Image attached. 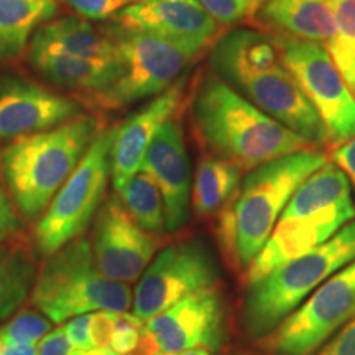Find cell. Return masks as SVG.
Wrapping results in <instances>:
<instances>
[{
    "label": "cell",
    "instance_id": "6da1fadb",
    "mask_svg": "<svg viewBox=\"0 0 355 355\" xmlns=\"http://www.w3.org/2000/svg\"><path fill=\"white\" fill-rule=\"evenodd\" d=\"M194 133L209 155L252 171L306 148H316L252 104L214 71L204 73L189 101Z\"/></svg>",
    "mask_w": 355,
    "mask_h": 355
},
{
    "label": "cell",
    "instance_id": "7a4b0ae2",
    "mask_svg": "<svg viewBox=\"0 0 355 355\" xmlns=\"http://www.w3.org/2000/svg\"><path fill=\"white\" fill-rule=\"evenodd\" d=\"M327 163V152L306 148L248 171L217 219V239L229 265L245 270L268 241L295 191Z\"/></svg>",
    "mask_w": 355,
    "mask_h": 355
},
{
    "label": "cell",
    "instance_id": "3957f363",
    "mask_svg": "<svg viewBox=\"0 0 355 355\" xmlns=\"http://www.w3.org/2000/svg\"><path fill=\"white\" fill-rule=\"evenodd\" d=\"M101 130L99 119L83 114L0 148V176L21 217L40 219Z\"/></svg>",
    "mask_w": 355,
    "mask_h": 355
},
{
    "label": "cell",
    "instance_id": "277c9868",
    "mask_svg": "<svg viewBox=\"0 0 355 355\" xmlns=\"http://www.w3.org/2000/svg\"><path fill=\"white\" fill-rule=\"evenodd\" d=\"M354 219L352 184L336 163L327 162L288 201L268 241L243 273L247 285L326 243Z\"/></svg>",
    "mask_w": 355,
    "mask_h": 355
},
{
    "label": "cell",
    "instance_id": "5b68a950",
    "mask_svg": "<svg viewBox=\"0 0 355 355\" xmlns=\"http://www.w3.org/2000/svg\"><path fill=\"white\" fill-rule=\"evenodd\" d=\"M354 260L355 220L322 245L248 283L242 309L245 334L252 339H265L311 293Z\"/></svg>",
    "mask_w": 355,
    "mask_h": 355
},
{
    "label": "cell",
    "instance_id": "8992f818",
    "mask_svg": "<svg viewBox=\"0 0 355 355\" xmlns=\"http://www.w3.org/2000/svg\"><path fill=\"white\" fill-rule=\"evenodd\" d=\"M30 296L35 308L56 324L97 311L128 313L133 304L128 283L115 282L101 272L91 241L83 235L48 255Z\"/></svg>",
    "mask_w": 355,
    "mask_h": 355
},
{
    "label": "cell",
    "instance_id": "52a82bcc",
    "mask_svg": "<svg viewBox=\"0 0 355 355\" xmlns=\"http://www.w3.org/2000/svg\"><path fill=\"white\" fill-rule=\"evenodd\" d=\"M119 78L107 91L92 97L104 109H122L157 97L170 89L209 48L176 42L159 35L112 26Z\"/></svg>",
    "mask_w": 355,
    "mask_h": 355
},
{
    "label": "cell",
    "instance_id": "ba28073f",
    "mask_svg": "<svg viewBox=\"0 0 355 355\" xmlns=\"http://www.w3.org/2000/svg\"><path fill=\"white\" fill-rule=\"evenodd\" d=\"M115 127L102 128L76 170L61 186L35 225V243L42 255L81 237L94 219L110 178V146Z\"/></svg>",
    "mask_w": 355,
    "mask_h": 355
},
{
    "label": "cell",
    "instance_id": "9c48e42d",
    "mask_svg": "<svg viewBox=\"0 0 355 355\" xmlns=\"http://www.w3.org/2000/svg\"><path fill=\"white\" fill-rule=\"evenodd\" d=\"M283 68L298 83L327 130L329 148L355 137V97L321 43L275 38Z\"/></svg>",
    "mask_w": 355,
    "mask_h": 355
},
{
    "label": "cell",
    "instance_id": "30bf717a",
    "mask_svg": "<svg viewBox=\"0 0 355 355\" xmlns=\"http://www.w3.org/2000/svg\"><path fill=\"white\" fill-rule=\"evenodd\" d=\"M355 318V260L324 282L265 337L272 355H313Z\"/></svg>",
    "mask_w": 355,
    "mask_h": 355
},
{
    "label": "cell",
    "instance_id": "8fae6325",
    "mask_svg": "<svg viewBox=\"0 0 355 355\" xmlns=\"http://www.w3.org/2000/svg\"><path fill=\"white\" fill-rule=\"evenodd\" d=\"M219 270L201 241L178 242L153 257L133 291V314L148 321L194 293L211 290Z\"/></svg>",
    "mask_w": 355,
    "mask_h": 355
},
{
    "label": "cell",
    "instance_id": "7c38bea8",
    "mask_svg": "<svg viewBox=\"0 0 355 355\" xmlns=\"http://www.w3.org/2000/svg\"><path fill=\"white\" fill-rule=\"evenodd\" d=\"M157 235L137 225L119 198L102 202L94 217L91 247L97 266L115 282L130 283L141 277L158 248Z\"/></svg>",
    "mask_w": 355,
    "mask_h": 355
},
{
    "label": "cell",
    "instance_id": "4fadbf2b",
    "mask_svg": "<svg viewBox=\"0 0 355 355\" xmlns=\"http://www.w3.org/2000/svg\"><path fill=\"white\" fill-rule=\"evenodd\" d=\"M145 327L165 355L194 349L217 352L225 334L224 301L216 288L194 293L145 321Z\"/></svg>",
    "mask_w": 355,
    "mask_h": 355
},
{
    "label": "cell",
    "instance_id": "5bb4252c",
    "mask_svg": "<svg viewBox=\"0 0 355 355\" xmlns=\"http://www.w3.org/2000/svg\"><path fill=\"white\" fill-rule=\"evenodd\" d=\"M83 114L76 99L17 74H0V141L48 130Z\"/></svg>",
    "mask_w": 355,
    "mask_h": 355
},
{
    "label": "cell",
    "instance_id": "9a60e30c",
    "mask_svg": "<svg viewBox=\"0 0 355 355\" xmlns=\"http://www.w3.org/2000/svg\"><path fill=\"white\" fill-rule=\"evenodd\" d=\"M232 87L273 121L295 132L313 146H329L324 122L283 64L250 74Z\"/></svg>",
    "mask_w": 355,
    "mask_h": 355
},
{
    "label": "cell",
    "instance_id": "2e32d148",
    "mask_svg": "<svg viewBox=\"0 0 355 355\" xmlns=\"http://www.w3.org/2000/svg\"><path fill=\"white\" fill-rule=\"evenodd\" d=\"M140 170L152 178L162 193L166 230H180L189 217L191 168L183 125L176 117L168 119L155 135Z\"/></svg>",
    "mask_w": 355,
    "mask_h": 355
},
{
    "label": "cell",
    "instance_id": "e0dca14e",
    "mask_svg": "<svg viewBox=\"0 0 355 355\" xmlns=\"http://www.w3.org/2000/svg\"><path fill=\"white\" fill-rule=\"evenodd\" d=\"M123 30H139L211 48L222 26L207 15L199 0H140L128 3L112 17Z\"/></svg>",
    "mask_w": 355,
    "mask_h": 355
},
{
    "label": "cell",
    "instance_id": "ac0fdd59",
    "mask_svg": "<svg viewBox=\"0 0 355 355\" xmlns=\"http://www.w3.org/2000/svg\"><path fill=\"white\" fill-rule=\"evenodd\" d=\"M184 89L186 79L181 78L115 127L110 146V180L115 193L140 171L146 150L152 145L155 135L181 107Z\"/></svg>",
    "mask_w": 355,
    "mask_h": 355
},
{
    "label": "cell",
    "instance_id": "d6986e66",
    "mask_svg": "<svg viewBox=\"0 0 355 355\" xmlns=\"http://www.w3.org/2000/svg\"><path fill=\"white\" fill-rule=\"evenodd\" d=\"M252 25L273 38L326 46L336 32V0H266Z\"/></svg>",
    "mask_w": 355,
    "mask_h": 355
},
{
    "label": "cell",
    "instance_id": "ffe728a7",
    "mask_svg": "<svg viewBox=\"0 0 355 355\" xmlns=\"http://www.w3.org/2000/svg\"><path fill=\"white\" fill-rule=\"evenodd\" d=\"M209 64L217 76L234 86L250 74L277 68L282 61L273 37L260 30L235 28L220 35L209 48Z\"/></svg>",
    "mask_w": 355,
    "mask_h": 355
},
{
    "label": "cell",
    "instance_id": "44dd1931",
    "mask_svg": "<svg viewBox=\"0 0 355 355\" xmlns=\"http://www.w3.org/2000/svg\"><path fill=\"white\" fill-rule=\"evenodd\" d=\"M28 60L33 69L53 86L84 92L92 97L107 91L119 78L117 58L110 63H97L64 53L30 46Z\"/></svg>",
    "mask_w": 355,
    "mask_h": 355
},
{
    "label": "cell",
    "instance_id": "7402d4cb",
    "mask_svg": "<svg viewBox=\"0 0 355 355\" xmlns=\"http://www.w3.org/2000/svg\"><path fill=\"white\" fill-rule=\"evenodd\" d=\"M30 46L84 58L97 63L115 61V44L105 35L79 17H61L46 21L35 32Z\"/></svg>",
    "mask_w": 355,
    "mask_h": 355
},
{
    "label": "cell",
    "instance_id": "603a6c76",
    "mask_svg": "<svg viewBox=\"0 0 355 355\" xmlns=\"http://www.w3.org/2000/svg\"><path fill=\"white\" fill-rule=\"evenodd\" d=\"M58 8L60 0H0V61L19 58Z\"/></svg>",
    "mask_w": 355,
    "mask_h": 355
},
{
    "label": "cell",
    "instance_id": "cb8c5ba5",
    "mask_svg": "<svg viewBox=\"0 0 355 355\" xmlns=\"http://www.w3.org/2000/svg\"><path fill=\"white\" fill-rule=\"evenodd\" d=\"M242 170L227 159L206 155L199 162L194 176L191 202L199 217L219 216L232 202L242 184Z\"/></svg>",
    "mask_w": 355,
    "mask_h": 355
},
{
    "label": "cell",
    "instance_id": "d4e9b609",
    "mask_svg": "<svg viewBox=\"0 0 355 355\" xmlns=\"http://www.w3.org/2000/svg\"><path fill=\"white\" fill-rule=\"evenodd\" d=\"M37 266L30 248L0 245V324L8 321L32 295Z\"/></svg>",
    "mask_w": 355,
    "mask_h": 355
},
{
    "label": "cell",
    "instance_id": "484cf974",
    "mask_svg": "<svg viewBox=\"0 0 355 355\" xmlns=\"http://www.w3.org/2000/svg\"><path fill=\"white\" fill-rule=\"evenodd\" d=\"M117 198L127 214L146 232L158 235L165 232V206L158 186L146 175L139 171L117 191Z\"/></svg>",
    "mask_w": 355,
    "mask_h": 355
},
{
    "label": "cell",
    "instance_id": "4316f807",
    "mask_svg": "<svg viewBox=\"0 0 355 355\" xmlns=\"http://www.w3.org/2000/svg\"><path fill=\"white\" fill-rule=\"evenodd\" d=\"M326 50L355 97V0H336V32Z\"/></svg>",
    "mask_w": 355,
    "mask_h": 355
},
{
    "label": "cell",
    "instance_id": "83f0119b",
    "mask_svg": "<svg viewBox=\"0 0 355 355\" xmlns=\"http://www.w3.org/2000/svg\"><path fill=\"white\" fill-rule=\"evenodd\" d=\"M51 329L50 319L42 313L21 311L0 326V355H38L37 343Z\"/></svg>",
    "mask_w": 355,
    "mask_h": 355
},
{
    "label": "cell",
    "instance_id": "f1b7e54d",
    "mask_svg": "<svg viewBox=\"0 0 355 355\" xmlns=\"http://www.w3.org/2000/svg\"><path fill=\"white\" fill-rule=\"evenodd\" d=\"M110 349L119 355H155L158 347L146 331L145 321L135 314L115 313V324Z\"/></svg>",
    "mask_w": 355,
    "mask_h": 355
},
{
    "label": "cell",
    "instance_id": "f546056e",
    "mask_svg": "<svg viewBox=\"0 0 355 355\" xmlns=\"http://www.w3.org/2000/svg\"><path fill=\"white\" fill-rule=\"evenodd\" d=\"M266 0H199L207 15L220 26L254 24Z\"/></svg>",
    "mask_w": 355,
    "mask_h": 355
},
{
    "label": "cell",
    "instance_id": "4dcf8cb0",
    "mask_svg": "<svg viewBox=\"0 0 355 355\" xmlns=\"http://www.w3.org/2000/svg\"><path fill=\"white\" fill-rule=\"evenodd\" d=\"M68 3L86 20H105L128 6L125 0H68Z\"/></svg>",
    "mask_w": 355,
    "mask_h": 355
},
{
    "label": "cell",
    "instance_id": "1f68e13d",
    "mask_svg": "<svg viewBox=\"0 0 355 355\" xmlns=\"http://www.w3.org/2000/svg\"><path fill=\"white\" fill-rule=\"evenodd\" d=\"M21 229V216L15 209L10 194L7 193L0 178V242H7L8 239L15 237Z\"/></svg>",
    "mask_w": 355,
    "mask_h": 355
},
{
    "label": "cell",
    "instance_id": "d6a6232c",
    "mask_svg": "<svg viewBox=\"0 0 355 355\" xmlns=\"http://www.w3.org/2000/svg\"><path fill=\"white\" fill-rule=\"evenodd\" d=\"M316 355H355V318L340 327Z\"/></svg>",
    "mask_w": 355,
    "mask_h": 355
},
{
    "label": "cell",
    "instance_id": "836d02e7",
    "mask_svg": "<svg viewBox=\"0 0 355 355\" xmlns=\"http://www.w3.org/2000/svg\"><path fill=\"white\" fill-rule=\"evenodd\" d=\"M115 324V313L97 311L91 316V340L94 347H110Z\"/></svg>",
    "mask_w": 355,
    "mask_h": 355
},
{
    "label": "cell",
    "instance_id": "e575fe53",
    "mask_svg": "<svg viewBox=\"0 0 355 355\" xmlns=\"http://www.w3.org/2000/svg\"><path fill=\"white\" fill-rule=\"evenodd\" d=\"M37 350L38 355H73L74 344L69 340L63 326L48 332V334L40 340Z\"/></svg>",
    "mask_w": 355,
    "mask_h": 355
},
{
    "label": "cell",
    "instance_id": "d590c367",
    "mask_svg": "<svg viewBox=\"0 0 355 355\" xmlns=\"http://www.w3.org/2000/svg\"><path fill=\"white\" fill-rule=\"evenodd\" d=\"M91 316L92 313L83 314V316H76L69 319L64 324V331L68 334L69 340L79 349H92L91 340Z\"/></svg>",
    "mask_w": 355,
    "mask_h": 355
},
{
    "label": "cell",
    "instance_id": "8d00e7d4",
    "mask_svg": "<svg viewBox=\"0 0 355 355\" xmlns=\"http://www.w3.org/2000/svg\"><path fill=\"white\" fill-rule=\"evenodd\" d=\"M332 159L345 173V176L349 178L350 184L355 189V137L350 139L347 144L337 146L334 153H332Z\"/></svg>",
    "mask_w": 355,
    "mask_h": 355
},
{
    "label": "cell",
    "instance_id": "74e56055",
    "mask_svg": "<svg viewBox=\"0 0 355 355\" xmlns=\"http://www.w3.org/2000/svg\"><path fill=\"white\" fill-rule=\"evenodd\" d=\"M73 355H119L115 354L110 347H92V349H79L74 345V354Z\"/></svg>",
    "mask_w": 355,
    "mask_h": 355
},
{
    "label": "cell",
    "instance_id": "f35d334b",
    "mask_svg": "<svg viewBox=\"0 0 355 355\" xmlns=\"http://www.w3.org/2000/svg\"><path fill=\"white\" fill-rule=\"evenodd\" d=\"M180 355H212V354L206 349H194V350H188V352H183Z\"/></svg>",
    "mask_w": 355,
    "mask_h": 355
},
{
    "label": "cell",
    "instance_id": "ab89813d",
    "mask_svg": "<svg viewBox=\"0 0 355 355\" xmlns=\"http://www.w3.org/2000/svg\"><path fill=\"white\" fill-rule=\"evenodd\" d=\"M127 3H133V2H140V0H125Z\"/></svg>",
    "mask_w": 355,
    "mask_h": 355
},
{
    "label": "cell",
    "instance_id": "60d3db41",
    "mask_svg": "<svg viewBox=\"0 0 355 355\" xmlns=\"http://www.w3.org/2000/svg\"><path fill=\"white\" fill-rule=\"evenodd\" d=\"M155 355H165V354H162V352H158V354H155Z\"/></svg>",
    "mask_w": 355,
    "mask_h": 355
}]
</instances>
